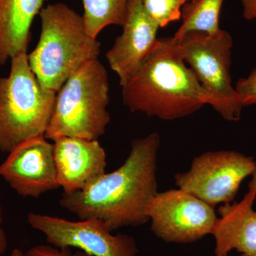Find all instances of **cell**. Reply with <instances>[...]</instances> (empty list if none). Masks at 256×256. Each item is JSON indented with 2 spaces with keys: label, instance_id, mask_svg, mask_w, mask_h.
<instances>
[{
  "label": "cell",
  "instance_id": "277c9868",
  "mask_svg": "<svg viewBox=\"0 0 256 256\" xmlns=\"http://www.w3.org/2000/svg\"><path fill=\"white\" fill-rule=\"evenodd\" d=\"M108 74L100 60L86 64L56 92L45 138L98 140L110 124Z\"/></svg>",
  "mask_w": 256,
  "mask_h": 256
},
{
  "label": "cell",
  "instance_id": "ffe728a7",
  "mask_svg": "<svg viewBox=\"0 0 256 256\" xmlns=\"http://www.w3.org/2000/svg\"><path fill=\"white\" fill-rule=\"evenodd\" d=\"M242 6V15L246 20H256V0H240Z\"/></svg>",
  "mask_w": 256,
  "mask_h": 256
},
{
  "label": "cell",
  "instance_id": "52a82bcc",
  "mask_svg": "<svg viewBox=\"0 0 256 256\" xmlns=\"http://www.w3.org/2000/svg\"><path fill=\"white\" fill-rule=\"evenodd\" d=\"M256 170L254 158L242 153L207 152L194 158L190 171L175 175V183L214 207L233 202L242 181Z\"/></svg>",
  "mask_w": 256,
  "mask_h": 256
},
{
  "label": "cell",
  "instance_id": "8fae6325",
  "mask_svg": "<svg viewBox=\"0 0 256 256\" xmlns=\"http://www.w3.org/2000/svg\"><path fill=\"white\" fill-rule=\"evenodd\" d=\"M122 32L106 53L110 68L124 86L156 48L159 26L143 6L142 0H129Z\"/></svg>",
  "mask_w": 256,
  "mask_h": 256
},
{
  "label": "cell",
  "instance_id": "ac0fdd59",
  "mask_svg": "<svg viewBox=\"0 0 256 256\" xmlns=\"http://www.w3.org/2000/svg\"><path fill=\"white\" fill-rule=\"evenodd\" d=\"M235 88L244 107L256 105V68L247 77L238 79Z\"/></svg>",
  "mask_w": 256,
  "mask_h": 256
},
{
  "label": "cell",
  "instance_id": "ba28073f",
  "mask_svg": "<svg viewBox=\"0 0 256 256\" xmlns=\"http://www.w3.org/2000/svg\"><path fill=\"white\" fill-rule=\"evenodd\" d=\"M146 214L158 238L178 244H190L212 234L218 220L214 207L180 188L158 192Z\"/></svg>",
  "mask_w": 256,
  "mask_h": 256
},
{
  "label": "cell",
  "instance_id": "6da1fadb",
  "mask_svg": "<svg viewBox=\"0 0 256 256\" xmlns=\"http://www.w3.org/2000/svg\"><path fill=\"white\" fill-rule=\"evenodd\" d=\"M160 136L134 140L126 162L82 191L64 193L60 206L79 220L97 218L112 232L140 226L150 220L146 208L158 193L156 156Z\"/></svg>",
  "mask_w": 256,
  "mask_h": 256
},
{
  "label": "cell",
  "instance_id": "603a6c76",
  "mask_svg": "<svg viewBox=\"0 0 256 256\" xmlns=\"http://www.w3.org/2000/svg\"><path fill=\"white\" fill-rule=\"evenodd\" d=\"M11 256H26L25 254H24L22 250H18V249H14L12 252Z\"/></svg>",
  "mask_w": 256,
  "mask_h": 256
},
{
  "label": "cell",
  "instance_id": "8992f818",
  "mask_svg": "<svg viewBox=\"0 0 256 256\" xmlns=\"http://www.w3.org/2000/svg\"><path fill=\"white\" fill-rule=\"evenodd\" d=\"M178 40L184 60L210 96V106L226 120L238 121L244 106L232 85L230 34L222 28L212 34L190 32Z\"/></svg>",
  "mask_w": 256,
  "mask_h": 256
},
{
  "label": "cell",
  "instance_id": "30bf717a",
  "mask_svg": "<svg viewBox=\"0 0 256 256\" xmlns=\"http://www.w3.org/2000/svg\"><path fill=\"white\" fill-rule=\"evenodd\" d=\"M0 178L20 196L38 198L60 188L53 143L44 136L28 140L8 153Z\"/></svg>",
  "mask_w": 256,
  "mask_h": 256
},
{
  "label": "cell",
  "instance_id": "9c48e42d",
  "mask_svg": "<svg viewBox=\"0 0 256 256\" xmlns=\"http://www.w3.org/2000/svg\"><path fill=\"white\" fill-rule=\"evenodd\" d=\"M28 223L58 248H76L92 256H138L136 240L127 234L114 235L97 218L70 220L38 213L28 214Z\"/></svg>",
  "mask_w": 256,
  "mask_h": 256
},
{
  "label": "cell",
  "instance_id": "2e32d148",
  "mask_svg": "<svg viewBox=\"0 0 256 256\" xmlns=\"http://www.w3.org/2000/svg\"><path fill=\"white\" fill-rule=\"evenodd\" d=\"M129 0H82L87 33L94 38L110 26H122L127 15Z\"/></svg>",
  "mask_w": 256,
  "mask_h": 256
},
{
  "label": "cell",
  "instance_id": "5bb4252c",
  "mask_svg": "<svg viewBox=\"0 0 256 256\" xmlns=\"http://www.w3.org/2000/svg\"><path fill=\"white\" fill-rule=\"evenodd\" d=\"M46 0H0V65L28 52L32 23Z\"/></svg>",
  "mask_w": 256,
  "mask_h": 256
},
{
  "label": "cell",
  "instance_id": "7c38bea8",
  "mask_svg": "<svg viewBox=\"0 0 256 256\" xmlns=\"http://www.w3.org/2000/svg\"><path fill=\"white\" fill-rule=\"evenodd\" d=\"M57 178L64 193L82 191L106 174L105 150L98 140L64 137L53 141Z\"/></svg>",
  "mask_w": 256,
  "mask_h": 256
},
{
  "label": "cell",
  "instance_id": "cb8c5ba5",
  "mask_svg": "<svg viewBox=\"0 0 256 256\" xmlns=\"http://www.w3.org/2000/svg\"></svg>",
  "mask_w": 256,
  "mask_h": 256
},
{
  "label": "cell",
  "instance_id": "5b68a950",
  "mask_svg": "<svg viewBox=\"0 0 256 256\" xmlns=\"http://www.w3.org/2000/svg\"><path fill=\"white\" fill-rule=\"evenodd\" d=\"M10 60L9 75L0 78V151L6 153L28 140L44 136L56 95L37 80L28 52Z\"/></svg>",
  "mask_w": 256,
  "mask_h": 256
},
{
  "label": "cell",
  "instance_id": "44dd1931",
  "mask_svg": "<svg viewBox=\"0 0 256 256\" xmlns=\"http://www.w3.org/2000/svg\"><path fill=\"white\" fill-rule=\"evenodd\" d=\"M2 213L1 204H0V256L4 254L8 246L6 234L2 228Z\"/></svg>",
  "mask_w": 256,
  "mask_h": 256
},
{
  "label": "cell",
  "instance_id": "e0dca14e",
  "mask_svg": "<svg viewBox=\"0 0 256 256\" xmlns=\"http://www.w3.org/2000/svg\"><path fill=\"white\" fill-rule=\"evenodd\" d=\"M190 0H142L143 6L159 28L182 18L184 5Z\"/></svg>",
  "mask_w": 256,
  "mask_h": 256
},
{
  "label": "cell",
  "instance_id": "4fadbf2b",
  "mask_svg": "<svg viewBox=\"0 0 256 256\" xmlns=\"http://www.w3.org/2000/svg\"><path fill=\"white\" fill-rule=\"evenodd\" d=\"M256 194L248 191L242 201L218 208L220 217L212 234L215 238L216 256H228L236 250L242 256H256Z\"/></svg>",
  "mask_w": 256,
  "mask_h": 256
},
{
  "label": "cell",
  "instance_id": "3957f363",
  "mask_svg": "<svg viewBox=\"0 0 256 256\" xmlns=\"http://www.w3.org/2000/svg\"><path fill=\"white\" fill-rule=\"evenodd\" d=\"M40 40L28 64L42 86L57 92L80 67L98 60L100 44L87 33L82 16L64 3L47 5L40 13Z\"/></svg>",
  "mask_w": 256,
  "mask_h": 256
},
{
  "label": "cell",
  "instance_id": "d6986e66",
  "mask_svg": "<svg viewBox=\"0 0 256 256\" xmlns=\"http://www.w3.org/2000/svg\"><path fill=\"white\" fill-rule=\"evenodd\" d=\"M26 256H92L78 250L72 252L70 248H58L50 245H38L32 248L25 254Z\"/></svg>",
  "mask_w": 256,
  "mask_h": 256
},
{
  "label": "cell",
  "instance_id": "7402d4cb",
  "mask_svg": "<svg viewBox=\"0 0 256 256\" xmlns=\"http://www.w3.org/2000/svg\"><path fill=\"white\" fill-rule=\"evenodd\" d=\"M252 180L248 184L249 192H254L256 194V170L254 174L252 175Z\"/></svg>",
  "mask_w": 256,
  "mask_h": 256
},
{
  "label": "cell",
  "instance_id": "9a60e30c",
  "mask_svg": "<svg viewBox=\"0 0 256 256\" xmlns=\"http://www.w3.org/2000/svg\"><path fill=\"white\" fill-rule=\"evenodd\" d=\"M224 0H190L182 10V23L174 34L176 40L190 32L215 34L220 31V14Z\"/></svg>",
  "mask_w": 256,
  "mask_h": 256
},
{
  "label": "cell",
  "instance_id": "7a4b0ae2",
  "mask_svg": "<svg viewBox=\"0 0 256 256\" xmlns=\"http://www.w3.org/2000/svg\"><path fill=\"white\" fill-rule=\"evenodd\" d=\"M122 88V101L131 112L164 120L184 118L210 106V95L186 65L174 36L160 38Z\"/></svg>",
  "mask_w": 256,
  "mask_h": 256
}]
</instances>
